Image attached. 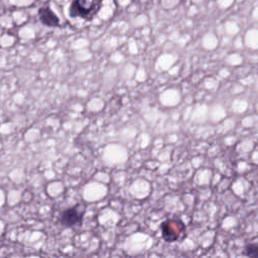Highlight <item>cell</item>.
Returning <instances> with one entry per match:
<instances>
[{"label": "cell", "mask_w": 258, "mask_h": 258, "mask_svg": "<svg viewBox=\"0 0 258 258\" xmlns=\"http://www.w3.org/2000/svg\"><path fill=\"white\" fill-rule=\"evenodd\" d=\"M161 237L167 243H173L184 237L185 226L178 218H171L160 224Z\"/></svg>", "instance_id": "cell-1"}, {"label": "cell", "mask_w": 258, "mask_h": 258, "mask_svg": "<svg viewBox=\"0 0 258 258\" xmlns=\"http://www.w3.org/2000/svg\"><path fill=\"white\" fill-rule=\"evenodd\" d=\"M97 0H73L70 6V15L72 17H81L91 19L97 12Z\"/></svg>", "instance_id": "cell-2"}, {"label": "cell", "mask_w": 258, "mask_h": 258, "mask_svg": "<svg viewBox=\"0 0 258 258\" xmlns=\"http://www.w3.org/2000/svg\"><path fill=\"white\" fill-rule=\"evenodd\" d=\"M84 209H82L80 205L70 207L60 213L58 217V222L61 226L66 228L81 225L84 217Z\"/></svg>", "instance_id": "cell-3"}, {"label": "cell", "mask_w": 258, "mask_h": 258, "mask_svg": "<svg viewBox=\"0 0 258 258\" xmlns=\"http://www.w3.org/2000/svg\"><path fill=\"white\" fill-rule=\"evenodd\" d=\"M37 14H38L39 20L44 25L49 26V27L59 26V18L48 6H44V7L39 8Z\"/></svg>", "instance_id": "cell-4"}, {"label": "cell", "mask_w": 258, "mask_h": 258, "mask_svg": "<svg viewBox=\"0 0 258 258\" xmlns=\"http://www.w3.org/2000/svg\"><path fill=\"white\" fill-rule=\"evenodd\" d=\"M244 254L248 257H258V244H247L244 249Z\"/></svg>", "instance_id": "cell-5"}]
</instances>
